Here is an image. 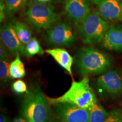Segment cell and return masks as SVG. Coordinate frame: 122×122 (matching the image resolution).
Wrapping results in <instances>:
<instances>
[{
	"label": "cell",
	"mask_w": 122,
	"mask_h": 122,
	"mask_svg": "<svg viewBox=\"0 0 122 122\" xmlns=\"http://www.w3.org/2000/svg\"><path fill=\"white\" fill-rule=\"evenodd\" d=\"M19 111L28 122H50L51 120L52 111L39 86L25 93L20 103Z\"/></svg>",
	"instance_id": "obj_1"
},
{
	"label": "cell",
	"mask_w": 122,
	"mask_h": 122,
	"mask_svg": "<svg viewBox=\"0 0 122 122\" xmlns=\"http://www.w3.org/2000/svg\"><path fill=\"white\" fill-rule=\"evenodd\" d=\"M112 63L109 56L90 46L81 49L76 61L79 72L84 77L104 74L110 68Z\"/></svg>",
	"instance_id": "obj_2"
},
{
	"label": "cell",
	"mask_w": 122,
	"mask_h": 122,
	"mask_svg": "<svg viewBox=\"0 0 122 122\" xmlns=\"http://www.w3.org/2000/svg\"><path fill=\"white\" fill-rule=\"evenodd\" d=\"M46 99L50 105L65 102L86 109H89L98 102L87 76L79 81H73L69 89L62 96L57 98L46 97Z\"/></svg>",
	"instance_id": "obj_3"
},
{
	"label": "cell",
	"mask_w": 122,
	"mask_h": 122,
	"mask_svg": "<svg viewBox=\"0 0 122 122\" xmlns=\"http://www.w3.org/2000/svg\"><path fill=\"white\" fill-rule=\"evenodd\" d=\"M23 15L25 22L37 32L48 29L60 18L52 7L40 2L29 3Z\"/></svg>",
	"instance_id": "obj_4"
},
{
	"label": "cell",
	"mask_w": 122,
	"mask_h": 122,
	"mask_svg": "<svg viewBox=\"0 0 122 122\" xmlns=\"http://www.w3.org/2000/svg\"><path fill=\"white\" fill-rule=\"evenodd\" d=\"M109 23L98 11H91L84 19L77 24V28L82 41L85 44L101 43Z\"/></svg>",
	"instance_id": "obj_5"
},
{
	"label": "cell",
	"mask_w": 122,
	"mask_h": 122,
	"mask_svg": "<svg viewBox=\"0 0 122 122\" xmlns=\"http://www.w3.org/2000/svg\"><path fill=\"white\" fill-rule=\"evenodd\" d=\"M46 41L51 46H70L76 40L75 33L67 23L57 22L46 32Z\"/></svg>",
	"instance_id": "obj_6"
},
{
	"label": "cell",
	"mask_w": 122,
	"mask_h": 122,
	"mask_svg": "<svg viewBox=\"0 0 122 122\" xmlns=\"http://www.w3.org/2000/svg\"><path fill=\"white\" fill-rule=\"evenodd\" d=\"M97 88L100 96L111 100L122 97V77L117 70L102 74L97 79Z\"/></svg>",
	"instance_id": "obj_7"
},
{
	"label": "cell",
	"mask_w": 122,
	"mask_h": 122,
	"mask_svg": "<svg viewBox=\"0 0 122 122\" xmlns=\"http://www.w3.org/2000/svg\"><path fill=\"white\" fill-rule=\"evenodd\" d=\"M56 118L64 122H89V109H83L70 103H55L51 107Z\"/></svg>",
	"instance_id": "obj_8"
},
{
	"label": "cell",
	"mask_w": 122,
	"mask_h": 122,
	"mask_svg": "<svg viewBox=\"0 0 122 122\" xmlns=\"http://www.w3.org/2000/svg\"><path fill=\"white\" fill-rule=\"evenodd\" d=\"M0 37L1 41L15 58L17 56H25V46L19 40L13 23H6L1 27Z\"/></svg>",
	"instance_id": "obj_9"
},
{
	"label": "cell",
	"mask_w": 122,
	"mask_h": 122,
	"mask_svg": "<svg viewBox=\"0 0 122 122\" xmlns=\"http://www.w3.org/2000/svg\"><path fill=\"white\" fill-rule=\"evenodd\" d=\"M64 10L71 22L78 24L91 12L88 0H65Z\"/></svg>",
	"instance_id": "obj_10"
},
{
	"label": "cell",
	"mask_w": 122,
	"mask_h": 122,
	"mask_svg": "<svg viewBox=\"0 0 122 122\" xmlns=\"http://www.w3.org/2000/svg\"><path fill=\"white\" fill-rule=\"evenodd\" d=\"M101 46L109 51L122 52V23L114 24L109 27Z\"/></svg>",
	"instance_id": "obj_11"
},
{
	"label": "cell",
	"mask_w": 122,
	"mask_h": 122,
	"mask_svg": "<svg viewBox=\"0 0 122 122\" xmlns=\"http://www.w3.org/2000/svg\"><path fill=\"white\" fill-rule=\"evenodd\" d=\"M98 13L106 20L122 22V1L102 0L98 5Z\"/></svg>",
	"instance_id": "obj_12"
},
{
	"label": "cell",
	"mask_w": 122,
	"mask_h": 122,
	"mask_svg": "<svg viewBox=\"0 0 122 122\" xmlns=\"http://www.w3.org/2000/svg\"><path fill=\"white\" fill-rule=\"evenodd\" d=\"M45 52L52 57L59 65L72 76V66L73 58L66 50L63 48H55L46 49Z\"/></svg>",
	"instance_id": "obj_13"
},
{
	"label": "cell",
	"mask_w": 122,
	"mask_h": 122,
	"mask_svg": "<svg viewBox=\"0 0 122 122\" xmlns=\"http://www.w3.org/2000/svg\"><path fill=\"white\" fill-rule=\"evenodd\" d=\"M13 25L19 40L24 45H26L32 38L31 30L26 24L19 21L15 22Z\"/></svg>",
	"instance_id": "obj_14"
},
{
	"label": "cell",
	"mask_w": 122,
	"mask_h": 122,
	"mask_svg": "<svg viewBox=\"0 0 122 122\" xmlns=\"http://www.w3.org/2000/svg\"><path fill=\"white\" fill-rule=\"evenodd\" d=\"M109 115V112L97 102L89 109V122H105Z\"/></svg>",
	"instance_id": "obj_15"
},
{
	"label": "cell",
	"mask_w": 122,
	"mask_h": 122,
	"mask_svg": "<svg viewBox=\"0 0 122 122\" xmlns=\"http://www.w3.org/2000/svg\"><path fill=\"white\" fill-rule=\"evenodd\" d=\"M28 0H6L5 13L6 17H11L19 11L27 4Z\"/></svg>",
	"instance_id": "obj_16"
},
{
	"label": "cell",
	"mask_w": 122,
	"mask_h": 122,
	"mask_svg": "<svg viewBox=\"0 0 122 122\" xmlns=\"http://www.w3.org/2000/svg\"><path fill=\"white\" fill-rule=\"evenodd\" d=\"M10 74L11 78L21 79L25 75V67L20 56L15 57V59L11 62L10 67Z\"/></svg>",
	"instance_id": "obj_17"
},
{
	"label": "cell",
	"mask_w": 122,
	"mask_h": 122,
	"mask_svg": "<svg viewBox=\"0 0 122 122\" xmlns=\"http://www.w3.org/2000/svg\"><path fill=\"white\" fill-rule=\"evenodd\" d=\"M25 54L28 58H31L36 55L42 56L44 54V50L36 37L32 38L28 43L25 45Z\"/></svg>",
	"instance_id": "obj_18"
},
{
	"label": "cell",
	"mask_w": 122,
	"mask_h": 122,
	"mask_svg": "<svg viewBox=\"0 0 122 122\" xmlns=\"http://www.w3.org/2000/svg\"><path fill=\"white\" fill-rule=\"evenodd\" d=\"M11 61L9 58L0 61V80L2 84H5L11 79L10 74V67Z\"/></svg>",
	"instance_id": "obj_19"
},
{
	"label": "cell",
	"mask_w": 122,
	"mask_h": 122,
	"mask_svg": "<svg viewBox=\"0 0 122 122\" xmlns=\"http://www.w3.org/2000/svg\"><path fill=\"white\" fill-rule=\"evenodd\" d=\"M105 122H122V107H116L109 112V115Z\"/></svg>",
	"instance_id": "obj_20"
},
{
	"label": "cell",
	"mask_w": 122,
	"mask_h": 122,
	"mask_svg": "<svg viewBox=\"0 0 122 122\" xmlns=\"http://www.w3.org/2000/svg\"><path fill=\"white\" fill-rule=\"evenodd\" d=\"M12 89L17 94L24 93L28 91L26 84L22 80H18L14 82L12 84Z\"/></svg>",
	"instance_id": "obj_21"
},
{
	"label": "cell",
	"mask_w": 122,
	"mask_h": 122,
	"mask_svg": "<svg viewBox=\"0 0 122 122\" xmlns=\"http://www.w3.org/2000/svg\"><path fill=\"white\" fill-rule=\"evenodd\" d=\"M10 50L4 45V44L0 41V59H7L10 57Z\"/></svg>",
	"instance_id": "obj_22"
},
{
	"label": "cell",
	"mask_w": 122,
	"mask_h": 122,
	"mask_svg": "<svg viewBox=\"0 0 122 122\" xmlns=\"http://www.w3.org/2000/svg\"><path fill=\"white\" fill-rule=\"evenodd\" d=\"M6 15L5 13V4H0V21L2 22L5 19Z\"/></svg>",
	"instance_id": "obj_23"
},
{
	"label": "cell",
	"mask_w": 122,
	"mask_h": 122,
	"mask_svg": "<svg viewBox=\"0 0 122 122\" xmlns=\"http://www.w3.org/2000/svg\"><path fill=\"white\" fill-rule=\"evenodd\" d=\"M0 122H11V120L8 116L4 113H1L0 115Z\"/></svg>",
	"instance_id": "obj_24"
},
{
	"label": "cell",
	"mask_w": 122,
	"mask_h": 122,
	"mask_svg": "<svg viewBox=\"0 0 122 122\" xmlns=\"http://www.w3.org/2000/svg\"><path fill=\"white\" fill-rule=\"evenodd\" d=\"M12 122H28L26 120L22 117H18L15 118L13 120Z\"/></svg>",
	"instance_id": "obj_25"
},
{
	"label": "cell",
	"mask_w": 122,
	"mask_h": 122,
	"mask_svg": "<svg viewBox=\"0 0 122 122\" xmlns=\"http://www.w3.org/2000/svg\"><path fill=\"white\" fill-rule=\"evenodd\" d=\"M88 2H90L91 3H93V4H96V5H98L99 3H100L102 0H88Z\"/></svg>",
	"instance_id": "obj_26"
},
{
	"label": "cell",
	"mask_w": 122,
	"mask_h": 122,
	"mask_svg": "<svg viewBox=\"0 0 122 122\" xmlns=\"http://www.w3.org/2000/svg\"><path fill=\"white\" fill-rule=\"evenodd\" d=\"M50 122H64L63 121H62V120H61L60 119H57V118H53L51 119V121Z\"/></svg>",
	"instance_id": "obj_27"
},
{
	"label": "cell",
	"mask_w": 122,
	"mask_h": 122,
	"mask_svg": "<svg viewBox=\"0 0 122 122\" xmlns=\"http://www.w3.org/2000/svg\"><path fill=\"white\" fill-rule=\"evenodd\" d=\"M50 0H39L40 3H42V4H45V3L49 2Z\"/></svg>",
	"instance_id": "obj_28"
},
{
	"label": "cell",
	"mask_w": 122,
	"mask_h": 122,
	"mask_svg": "<svg viewBox=\"0 0 122 122\" xmlns=\"http://www.w3.org/2000/svg\"><path fill=\"white\" fill-rule=\"evenodd\" d=\"M30 3H39V0H28Z\"/></svg>",
	"instance_id": "obj_29"
},
{
	"label": "cell",
	"mask_w": 122,
	"mask_h": 122,
	"mask_svg": "<svg viewBox=\"0 0 122 122\" xmlns=\"http://www.w3.org/2000/svg\"><path fill=\"white\" fill-rule=\"evenodd\" d=\"M5 1L6 0H0V4H5Z\"/></svg>",
	"instance_id": "obj_30"
},
{
	"label": "cell",
	"mask_w": 122,
	"mask_h": 122,
	"mask_svg": "<svg viewBox=\"0 0 122 122\" xmlns=\"http://www.w3.org/2000/svg\"></svg>",
	"instance_id": "obj_31"
},
{
	"label": "cell",
	"mask_w": 122,
	"mask_h": 122,
	"mask_svg": "<svg viewBox=\"0 0 122 122\" xmlns=\"http://www.w3.org/2000/svg\"><path fill=\"white\" fill-rule=\"evenodd\" d=\"M121 76H122V75Z\"/></svg>",
	"instance_id": "obj_32"
},
{
	"label": "cell",
	"mask_w": 122,
	"mask_h": 122,
	"mask_svg": "<svg viewBox=\"0 0 122 122\" xmlns=\"http://www.w3.org/2000/svg\"><path fill=\"white\" fill-rule=\"evenodd\" d=\"M120 1H122V0H120Z\"/></svg>",
	"instance_id": "obj_33"
}]
</instances>
